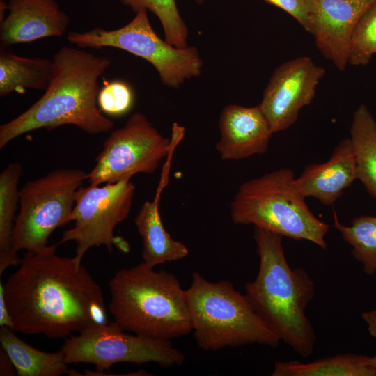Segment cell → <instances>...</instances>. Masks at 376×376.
Here are the masks:
<instances>
[{"label":"cell","instance_id":"6da1fadb","mask_svg":"<svg viewBox=\"0 0 376 376\" xmlns=\"http://www.w3.org/2000/svg\"><path fill=\"white\" fill-rule=\"evenodd\" d=\"M58 245L26 251L2 284L14 331L58 338L108 322L101 287L81 263L57 255Z\"/></svg>","mask_w":376,"mask_h":376},{"label":"cell","instance_id":"7a4b0ae2","mask_svg":"<svg viewBox=\"0 0 376 376\" xmlns=\"http://www.w3.org/2000/svg\"><path fill=\"white\" fill-rule=\"evenodd\" d=\"M54 73L45 93L29 109L0 126V148L38 130L73 125L97 134L111 131L112 120L98 107V80L111 65L107 57L79 47H62L53 56Z\"/></svg>","mask_w":376,"mask_h":376},{"label":"cell","instance_id":"3957f363","mask_svg":"<svg viewBox=\"0 0 376 376\" xmlns=\"http://www.w3.org/2000/svg\"><path fill=\"white\" fill-rule=\"evenodd\" d=\"M259 256L256 279L245 284L247 298L267 324L302 357L311 355L315 334L305 310L315 285L306 271L288 265L282 236L254 226Z\"/></svg>","mask_w":376,"mask_h":376},{"label":"cell","instance_id":"277c9868","mask_svg":"<svg viewBox=\"0 0 376 376\" xmlns=\"http://www.w3.org/2000/svg\"><path fill=\"white\" fill-rule=\"evenodd\" d=\"M109 288L110 313L123 330L168 340L192 331L186 290L171 273L141 262L117 271Z\"/></svg>","mask_w":376,"mask_h":376},{"label":"cell","instance_id":"5b68a950","mask_svg":"<svg viewBox=\"0 0 376 376\" xmlns=\"http://www.w3.org/2000/svg\"><path fill=\"white\" fill-rule=\"evenodd\" d=\"M186 293L194 337L201 349L279 345V336L230 281L211 282L194 272Z\"/></svg>","mask_w":376,"mask_h":376},{"label":"cell","instance_id":"8992f818","mask_svg":"<svg viewBox=\"0 0 376 376\" xmlns=\"http://www.w3.org/2000/svg\"><path fill=\"white\" fill-rule=\"evenodd\" d=\"M295 179L291 169H281L242 183L230 205L231 220L326 249L329 226L311 212Z\"/></svg>","mask_w":376,"mask_h":376},{"label":"cell","instance_id":"52a82bcc","mask_svg":"<svg viewBox=\"0 0 376 376\" xmlns=\"http://www.w3.org/2000/svg\"><path fill=\"white\" fill-rule=\"evenodd\" d=\"M67 39L79 48L113 47L139 56L152 65L161 81L169 88H179L187 79L198 77L202 70L198 49L176 48L163 40L152 29L146 9L136 12L134 17L119 29L70 31Z\"/></svg>","mask_w":376,"mask_h":376},{"label":"cell","instance_id":"ba28073f","mask_svg":"<svg viewBox=\"0 0 376 376\" xmlns=\"http://www.w3.org/2000/svg\"><path fill=\"white\" fill-rule=\"evenodd\" d=\"M88 173L77 169H58L26 182L19 190V212L13 234V252L39 251L52 232L68 224L77 192Z\"/></svg>","mask_w":376,"mask_h":376},{"label":"cell","instance_id":"9c48e42d","mask_svg":"<svg viewBox=\"0 0 376 376\" xmlns=\"http://www.w3.org/2000/svg\"><path fill=\"white\" fill-rule=\"evenodd\" d=\"M183 134V127L174 123L169 139L163 136L144 114L133 113L104 141L95 166L88 173L89 185H100L136 173H155Z\"/></svg>","mask_w":376,"mask_h":376},{"label":"cell","instance_id":"30bf717a","mask_svg":"<svg viewBox=\"0 0 376 376\" xmlns=\"http://www.w3.org/2000/svg\"><path fill=\"white\" fill-rule=\"evenodd\" d=\"M127 177L103 186L81 187L77 192L68 222L74 221L72 228L65 230L58 244L69 241L76 244L77 263L92 247L104 246L111 251L113 246L120 251H130L128 242L114 235L116 226L125 220L132 205L135 185Z\"/></svg>","mask_w":376,"mask_h":376},{"label":"cell","instance_id":"8fae6325","mask_svg":"<svg viewBox=\"0 0 376 376\" xmlns=\"http://www.w3.org/2000/svg\"><path fill=\"white\" fill-rule=\"evenodd\" d=\"M68 364L91 363L104 372L118 363L180 366L185 356L168 340L125 332L114 321L95 324L66 339L60 350Z\"/></svg>","mask_w":376,"mask_h":376},{"label":"cell","instance_id":"7c38bea8","mask_svg":"<svg viewBox=\"0 0 376 376\" xmlns=\"http://www.w3.org/2000/svg\"><path fill=\"white\" fill-rule=\"evenodd\" d=\"M325 70L304 56L281 64L273 72L259 104L273 133L293 125L311 104Z\"/></svg>","mask_w":376,"mask_h":376},{"label":"cell","instance_id":"4fadbf2b","mask_svg":"<svg viewBox=\"0 0 376 376\" xmlns=\"http://www.w3.org/2000/svg\"><path fill=\"white\" fill-rule=\"evenodd\" d=\"M376 0H313L311 34L317 48L339 70L348 64L352 31L364 12Z\"/></svg>","mask_w":376,"mask_h":376},{"label":"cell","instance_id":"5bb4252c","mask_svg":"<svg viewBox=\"0 0 376 376\" xmlns=\"http://www.w3.org/2000/svg\"><path fill=\"white\" fill-rule=\"evenodd\" d=\"M216 150L223 160H240L265 154L274 134L260 105L226 106L221 111Z\"/></svg>","mask_w":376,"mask_h":376},{"label":"cell","instance_id":"9a60e30c","mask_svg":"<svg viewBox=\"0 0 376 376\" xmlns=\"http://www.w3.org/2000/svg\"><path fill=\"white\" fill-rule=\"evenodd\" d=\"M8 13L1 22V47L60 37L69 18L55 0H10Z\"/></svg>","mask_w":376,"mask_h":376},{"label":"cell","instance_id":"2e32d148","mask_svg":"<svg viewBox=\"0 0 376 376\" xmlns=\"http://www.w3.org/2000/svg\"><path fill=\"white\" fill-rule=\"evenodd\" d=\"M357 179L352 142L344 138L335 147L331 157L322 164L305 167L295 179V185L304 197L312 196L324 205H332Z\"/></svg>","mask_w":376,"mask_h":376},{"label":"cell","instance_id":"e0dca14e","mask_svg":"<svg viewBox=\"0 0 376 376\" xmlns=\"http://www.w3.org/2000/svg\"><path fill=\"white\" fill-rule=\"evenodd\" d=\"M166 173L162 178L155 198L152 201L144 202L134 219L142 240L143 262L151 267L177 261L189 254L187 247L182 242L173 239L166 230L159 214V202L166 182Z\"/></svg>","mask_w":376,"mask_h":376},{"label":"cell","instance_id":"ac0fdd59","mask_svg":"<svg viewBox=\"0 0 376 376\" xmlns=\"http://www.w3.org/2000/svg\"><path fill=\"white\" fill-rule=\"evenodd\" d=\"M52 59L24 58L1 47L0 97L32 88L45 91L53 77Z\"/></svg>","mask_w":376,"mask_h":376},{"label":"cell","instance_id":"d6986e66","mask_svg":"<svg viewBox=\"0 0 376 376\" xmlns=\"http://www.w3.org/2000/svg\"><path fill=\"white\" fill-rule=\"evenodd\" d=\"M2 349L11 360L19 376H60L68 374V363L63 352L38 350L20 339L13 330L0 327Z\"/></svg>","mask_w":376,"mask_h":376},{"label":"cell","instance_id":"ffe728a7","mask_svg":"<svg viewBox=\"0 0 376 376\" xmlns=\"http://www.w3.org/2000/svg\"><path fill=\"white\" fill-rule=\"evenodd\" d=\"M272 376H376V358L352 353L308 363L276 361Z\"/></svg>","mask_w":376,"mask_h":376},{"label":"cell","instance_id":"44dd1931","mask_svg":"<svg viewBox=\"0 0 376 376\" xmlns=\"http://www.w3.org/2000/svg\"><path fill=\"white\" fill-rule=\"evenodd\" d=\"M357 179L376 198V120L363 104L356 109L350 127Z\"/></svg>","mask_w":376,"mask_h":376},{"label":"cell","instance_id":"7402d4cb","mask_svg":"<svg viewBox=\"0 0 376 376\" xmlns=\"http://www.w3.org/2000/svg\"><path fill=\"white\" fill-rule=\"evenodd\" d=\"M22 166L18 162L8 164L0 174V274L20 260L13 252V234L19 203V180Z\"/></svg>","mask_w":376,"mask_h":376},{"label":"cell","instance_id":"603a6c76","mask_svg":"<svg viewBox=\"0 0 376 376\" xmlns=\"http://www.w3.org/2000/svg\"><path fill=\"white\" fill-rule=\"evenodd\" d=\"M334 226L343 239L352 246L354 258L363 265L367 275L376 273V216L361 215L354 217L350 226L339 222L335 211Z\"/></svg>","mask_w":376,"mask_h":376},{"label":"cell","instance_id":"cb8c5ba5","mask_svg":"<svg viewBox=\"0 0 376 376\" xmlns=\"http://www.w3.org/2000/svg\"><path fill=\"white\" fill-rule=\"evenodd\" d=\"M119 1L135 13L141 9L151 11L160 21L168 43L176 48L188 47V29L180 15L175 0Z\"/></svg>","mask_w":376,"mask_h":376},{"label":"cell","instance_id":"d4e9b609","mask_svg":"<svg viewBox=\"0 0 376 376\" xmlns=\"http://www.w3.org/2000/svg\"><path fill=\"white\" fill-rule=\"evenodd\" d=\"M376 54V1L357 23L350 39L348 64L366 65Z\"/></svg>","mask_w":376,"mask_h":376},{"label":"cell","instance_id":"484cf974","mask_svg":"<svg viewBox=\"0 0 376 376\" xmlns=\"http://www.w3.org/2000/svg\"><path fill=\"white\" fill-rule=\"evenodd\" d=\"M133 104L132 89L123 81H106L100 89L97 104L101 111L106 115L123 116L130 111Z\"/></svg>","mask_w":376,"mask_h":376},{"label":"cell","instance_id":"4316f807","mask_svg":"<svg viewBox=\"0 0 376 376\" xmlns=\"http://www.w3.org/2000/svg\"><path fill=\"white\" fill-rule=\"evenodd\" d=\"M292 16L306 31L311 33L314 13L313 0H263Z\"/></svg>","mask_w":376,"mask_h":376},{"label":"cell","instance_id":"83f0119b","mask_svg":"<svg viewBox=\"0 0 376 376\" xmlns=\"http://www.w3.org/2000/svg\"><path fill=\"white\" fill-rule=\"evenodd\" d=\"M7 327L13 330V322L8 309L2 283H0V327Z\"/></svg>","mask_w":376,"mask_h":376},{"label":"cell","instance_id":"f1b7e54d","mask_svg":"<svg viewBox=\"0 0 376 376\" xmlns=\"http://www.w3.org/2000/svg\"><path fill=\"white\" fill-rule=\"evenodd\" d=\"M14 366L6 352L2 349L0 352V375H13Z\"/></svg>","mask_w":376,"mask_h":376},{"label":"cell","instance_id":"f546056e","mask_svg":"<svg viewBox=\"0 0 376 376\" xmlns=\"http://www.w3.org/2000/svg\"><path fill=\"white\" fill-rule=\"evenodd\" d=\"M361 318L366 323L370 334L376 340V311L373 310L362 313ZM375 357L376 358V354Z\"/></svg>","mask_w":376,"mask_h":376},{"label":"cell","instance_id":"4dcf8cb0","mask_svg":"<svg viewBox=\"0 0 376 376\" xmlns=\"http://www.w3.org/2000/svg\"><path fill=\"white\" fill-rule=\"evenodd\" d=\"M196 3L201 4L205 2V0H194Z\"/></svg>","mask_w":376,"mask_h":376}]
</instances>
